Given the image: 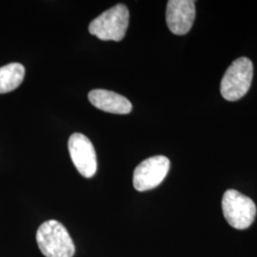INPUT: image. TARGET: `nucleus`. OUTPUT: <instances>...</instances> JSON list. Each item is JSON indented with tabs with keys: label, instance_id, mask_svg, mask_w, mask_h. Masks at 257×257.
<instances>
[{
	"label": "nucleus",
	"instance_id": "nucleus-1",
	"mask_svg": "<svg viewBox=\"0 0 257 257\" xmlns=\"http://www.w3.org/2000/svg\"><path fill=\"white\" fill-rule=\"evenodd\" d=\"M40 251L46 257H73L75 252L74 241L64 226L56 220L41 224L37 232Z\"/></svg>",
	"mask_w": 257,
	"mask_h": 257
},
{
	"label": "nucleus",
	"instance_id": "nucleus-2",
	"mask_svg": "<svg viewBox=\"0 0 257 257\" xmlns=\"http://www.w3.org/2000/svg\"><path fill=\"white\" fill-rule=\"evenodd\" d=\"M128 19V8L123 4H117L93 19L90 23L89 32L104 41H120L126 35Z\"/></svg>",
	"mask_w": 257,
	"mask_h": 257
},
{
	"label": "nucleus",
	"instance_id": "nucleus-3",
	"mask_svg": "<svg viewBox=\"0 0 257 257\" xmlns=\"http://www.w3.org/2000/svg\"><path fill=\"white\" fill-rule=\"evenodd\" d=\"M253 75V65L248 57L233 61L221 81L222 96L228 101H237L249 90Z\"/></svg>",
	"mask_w": 257,
	"mask_h": 257
},
{
	"label": "nucleus",
	"instance_id": "nucleus-4",
	"mask_svg": "<svg viewBox=\"0 0 257 257\" xmlns=\"http://www.w3.org/2000/svg\"><path fill=\"white\" fill-rule=\"evenodd\" d=\"M222 210L225 219L237 230L248 229L256 216V206L252 199L235 190L224 193Z\"/></svg>",
	"mask_w": 257,
	"mask_h": 257
},
{
	"label": "nucleus",
	"instance_id": "nucleus-5",
	"mask_svg": "<svg viewBox=\"0 0 257 257\" xmlns=\"http://www.w3.org/2000/svg\"><path fill=\"white\" fill-rule=\"evenodd\" d=\"M170 166V160L163 156H153L142 161L134 172L135 189L138 192L155 189L165 179Z\"/></svg>",
	"mask_w": 257,
	"mask_h": 257
},
{
	"label": "nucleus",
	"instance_id": "nucleus-6",
	"mask_svg": "<svg viewBox=\"0 0 257 257\" xmlns=\"http://www.w3.org/2000/svg\"><path fill=\"white\" fill-rule=\"evenodd\" d=\"M68 147L78 173L86 178H92L97 170V160L90 139L82 134H73L69 139Z\"/></svg>",
	"mask_w": 257,
	"mask_h": 257
},
{
	"label": "nucleus",
	"instance_id": "nucleus-7",
	"mask_svg": "<svg viewBox=\"0 0 257 257\" xmlns=\"http://www.w3.org/2000/svg\"><path fill=\"white\" fill-rule=\"evenodd\" d=\"M195 19L193 0H170L166 10V21L170 31L176 36H183L192 29Z\"/></svg>",
	"mask_w": 257,
	"mask_h": 257
},
{
	"label": "nucleus",
	"instance_id": "nucleus-8",
	"mask_svg": "<svg viewBox=\"0 0 257 257\" xmlns=\"http://www.w3.org/2000/svg\"><path fill=\"white\" fill-rule=\"evenodd\" d=\"M89 100L99 110L116 113L127 114L133 110V105L128 99L116 92L107 90H92L89 92Z\"/></svg>",
	"mask_w": 257,
	"mask_h": 257
},
{
	"label": "nucleus",
	"instance_id": "nucleus-9",
	"mask_svg": "<svg viewBox=\"0 0 257 257\" xmlns=\"http://www.w3.org/2000/svg\"><path fill=\"white\" fill-rule=\"evenodd\" d=\"M25 76V68L20 63H10L0 68V94L16 90Z\"/></svg>",
	"mask_w": 257,
	"mask_h": 257
}]
</instances>
